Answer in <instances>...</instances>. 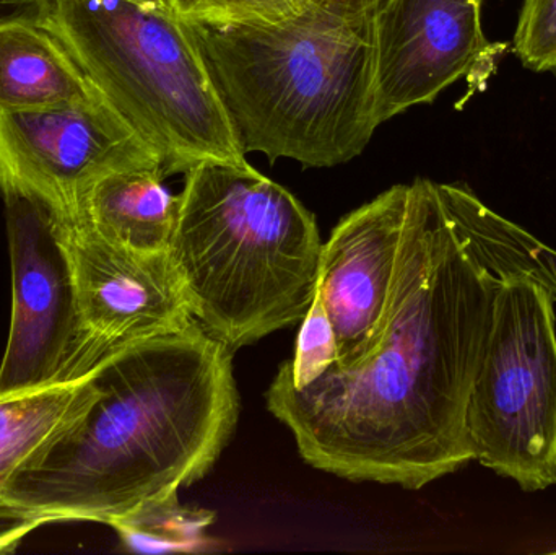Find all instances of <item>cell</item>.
<instances>
[{
  "mask_svg": "<svg viewBox=\"0 0 556 555\" xmlns=\"http://www.w3.org/2000/svg\"><path fill=\"white\" fill-rule=\"evenodd\" d=\"M339 361L336 332L324 308L323 300L316 292L309 312L304 316L298 336L296 354L291 362H285L278 370V380L294 388L313 383L330 365Z\"/></svg>",
  "mask_w": 556,
  "mask_h": 555,
  "instance_id": "17",
  "label": "cell"
},
{
  "mask_svg": "<svg viewBox=\"0 0 556 555\" xmlns=\"http://www.w3.org/2000/svg\"><path fill=\"white\" fill-rule=\"evenodd\" d=\"M55 230L74 293V335L59 383L90 377L127 345L194 325L169 251L117 247L77 220L55 218Z\"/></svg>",
  "mask_w": 556,
  "mask_h": 555,
  "instance_id": "7",
  "label": "cell"
},
{
  "mask_svg": "<svg viewBox=\"0 0 556 555\" xmlns=\"http://www.w3.org/2000/svg\"><path fill=\"white\" fill-rule=\"evenodd\" d=\"M382 0H307L269 23L189 22L244 155L311 168L358 156L372 119Z\"/></svg>",
  "mask_w": 556,
  "mask_h": 555,
  "instance_id": "3",
  "label": "cell"
},
{
  "mask_svg": "<svg viewBox=\"0 0 556 555\" xmlns=\"http://www.w3.org/2000/svg\"><path fill=\"white\" fill-rule=\"evenodd\" d=\"M395 185L343 217L320 253L317 293L336 332L340 367L365 357L384 321L407 217Z\"/></svg>",
  "mask_w": 556,
  "mask_h": 555,
  "instance_id": "11",
  "label": "cell"
},
{
  "mask_svg": "<svg viewBox=\"0 0 556 555\" xmlns=\"http://www.w3.org/2000/svg\"><path fill=\"white\" fill-rule=\"evenodd\" d=\"M555 554H556V551H555Z\"/></svg>",
  "mask_w": 556,
  "mask_h": 555,
  "instance_id": "22",
  "label": "cell"
},
{
  "mask_svg": "<svg viewBox=\"0 0 556 555\" xmlns=\"http://www.w3.org/2000/svg\"><path fill=\"white\" fill-rule=\"evenodd\" d=\"M52 0H0V25L13 22L42 23Z\"/></svg>",
  "mask_w": 556,
  "mask_h": 555,
  "instance_id": "20",
  "label": "cell"
},
{
  "mask_svg": "<svg viewBox=\"0 0 556 555\" xmlns=\"http://www.w3.org/2000/svg\"><path fill=\"white\" fill-rule=\"evenodd\" d=\"M483 0H382L375 18L372 119L430 104L460 78L485 90L509 46L483 33ZM467 97V98H469Z\"/></svg>",
  "mask_w": 556,
  "mask_h": 555,
  "instance_id": "9",
  "label": "cell"
},
{
  "mask_svg": "<svg viewBox=\"0 0 556 555\" xmlns=\"http://www.w3.org/2000/svg\"><path fill=\"white\" fill-rule=\"evenodd\" d=\"M500 287L460 185L415 179L371 351L303 388L274 378L267 409L307 465L346 481L420 491L460 471L473 462L467 409Z\"/></svg>",
  "mask_w": 556,
  "mask_h": 555,
  "instance_id": "1",
  "label": "cell"
},
{
  "mask_svg": "<svg viewBox=\"0 0 556 555\" xmlns=\"http://www.w3.org/2000/svg\"><path fill=\"white\" fill-rule=\"evenodd\" d=\"M486 261L502 287L467 409L473 462L521 491H547L556 485V300L528 270Z\"/></svg>",
  "mask_w": 556,
  "mask_h": 555,
  "instance_id": "6",
  "label": "cell"
},
{
  "mask_svg": "<svg viewBox=\"0 0 556 555\" xmlns=\"http://www.w3.org/2000/svg\"><path fill=\"white\" fill-rule=\"evenodd\" d=\"M460 201L483 254L493 263L528 270L552 290L556 300V250L483 204L469 186H463Z\"/></svg>",
  "mask_w": 556,
  "mask_h": 555,
  "instance_id": "16",
  "label": "cell"
},
{
  "mask_svg": "<svg viewBox=\"0 0 556 555\" xmlns=\"http://www.w3.org/2000/svg\"><path fill=\"white\" fill-rule=\"evenodd\" d=\"M189 22L269 23L300 10L307 0H168Z\"/></svg>",
  "mask_w": 556,
  "mask_h": 555,
  "instance_id": "19",
  "label": "cell"
},
{
  "mask_svg": "<svg viewBox=\"0 0 556 555\" xmlns=\"http://www.w3.org/2000/svg\"><path fill=\"white\" fill-rule=\"evenodd\" d=\"M162 165L111 173L85 195L72 220L110 243L142 253H166L175 234L178 195L168 191Z\"/></svg>",
  "mask_w": 556,
  "mask_h": 555,
  "instance_id": "12",
  "label": "cell"
},
{
  "mask_svg": "<svg viewBox=\"0 0 556 555\" xmlns=\"http://www.w3.org/2000/svg\"><path fill=\"white\" fill-rule=\"evenodd\" d=\"M97 91L64 42L45 23L0 25V110L62 106Z\"/></svg>",
  "mask_w": 556,
  "mask_h": 555,
  "instance_id": "14",
  "label": "cell"
},
{
  "mask_svg": "<svg viewBox=\"0 0 556 555\" xmlns=\"http://www.w3.org/2000/svg\"><path fill=\"white\" fill-rule=\"evenodd\" d=\"M38 530L35 524L23 520H0V553H10L18 546L20 541L25 540L29 533Z\"/></svg>",
  "mask_w": 556,
  "mask_h": 555,
  "instance_id": "21",
  "label": "cell"
},
{
  "mask_svg": "<svg viewBox=\"0 0 556 555\" xmlns=\"http://www.w3.org/2000/svg\"><path fill=\"white\" fill-rule=\"evenodd\" d=\"M12 315L0 362V396L58 384L74 335L67 257L48 207L5 195Z\"/></svg>",
  "mask_w": 556,
  "mask_h": 555,
  "instance_id": "10",
  "label": "cell"
},
{
  "mask_svg": "<svg viewBox=\"0 0 556 555\" xmlns=\"http://www.w3.org/2000/svg\"><path fill=\"white\" fill-rule=\"evenodd\" d=\"M515 52L526 68L556 75V0H525Z\"/></svg>",
  "mask_w": 556,
  "mask_h": 555,
  "instance_id": "18",
  "label": "cell"
},
{
  "mask_svg": "<svg viewBox=\"0 0 556 555\" xmlns=\"http://www.w3.org/2000/svg\"><path fill=\"white\" fill-rule=\"evenodd\" d=\"M233 352L198 321L127 345L97 371L77 429L16 479L2 515L41 528L111 525L204 478L233 436L240 396Z\"/></svg>",
  "mask_w": 556,
  "mask_h": 555,
  "instance_id": "2",
  "label": "cell"
},
{
  "mask_svg": "<svg viewBox=\"0 0 556 555\" xmlns=\"http://www.w3.org/2000/svg\"><path fill=\"white\" fill-rule=\"evenodd\" d=\"M320 253L314 215L250 163L186 173L169 256L195 321L231 352L303 321Z\"/></svg>",
  "mask_w": 556,
  "mask_h": 555,
  "instance_id": "4",
  "label": "cell"
},
{
  "mask_svg": "<svg viewBox=\"0 0 556 555\" xmlns=\"http://www.w3.org/2000/svg\"><path fill=\"white\" fill-rule=\"evenodd\" d=\"M162 165L100 93L31 111L0 110V192L72 220L91 188L119 169Z\"/></svg>",
  "mask_w": 556,
  "mask_h": 555,
  "instance_id": "8",
  "label": "cell"
},
{
  "mask_svg": "<svg viewBox=\"0 0 556 555\" xmlns=\"http://www.w3.org/2000/svg\"><path fill=\"white\" fill-rule=\"evenodd\" d=\"M97 391V380L90 375L74 383L0 396V520L5 518L3 502L16 479L38 468L77 429Z\"/></svg>",
  "mask_w": 556,
  "mask_h": 555,
  "instance_id": "13",
  "label": "cell"
},
{
  "mask_svg": "<svg viewBox=\"0 0 556 555\" xmlns=\"http://www.w3.org/2000/svg\"><path fill=\"white\" fill-rule=\"evenodd\" d=\"M42 23L166 178L211 160L247 162L194 35L168 0H52Z\"/></svg>",
  "mask_w": 556,
  "mask_h": 555,
  "instance_id": "5",
  "label": "cell"
},
{
  "mask_svg": "<svg viewBox=\"0 0 556 555\" xmlns=\"http://www.w3.org/2000/svg\"><path fill=\"white\" fill-rule=\"evenodd\" d=\"M215 518V512L186 507L178 491H168L137 505L110 527L130 553H201L212 546L205 531Z\"/></svg>",
  "mask_w": 556,
  "mask_h": 555,
  "instance_id": "15",
  "label": "cell"
}]
</instances>
